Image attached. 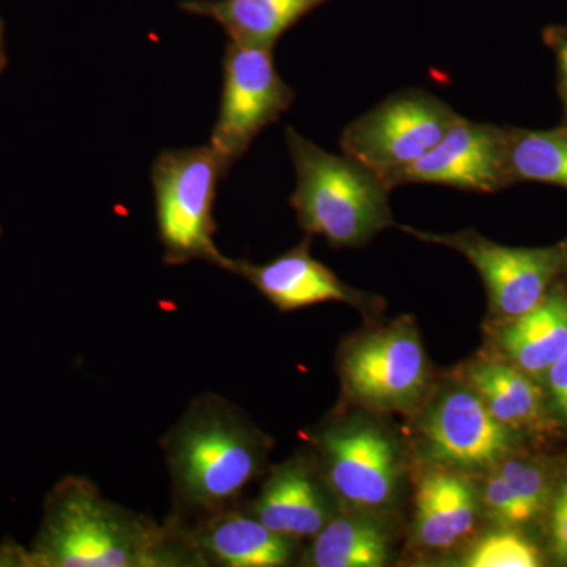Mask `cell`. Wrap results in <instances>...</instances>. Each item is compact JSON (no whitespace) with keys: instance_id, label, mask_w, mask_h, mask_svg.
<instances>
[{"instance_id":"cell-1","label":"cell","mask_w":567,"mask_h":567,"mask_svg":"<svg viewBox=\"0 0 567 567\" xmlns=\"http://www.w3.org/2000/svg\"><path fill=\"white\" fill-rule=\"evenodd\" d=\"M21 559L37 567L208 566L181 518L158 524L104 498L82 476L65 477L48 496L39 537Z\"/></svg>"},{"instance_id":"cell-2","label":"cell","mask_w":567,"mask_h":567,"mask_svg":"<svg viewBox=\"0 0 567 567\" xmlns=\"http://www.w3.org/2000/svg\"><path fill=\"white\" fill-rule=\"evenodd\" d=\"M177 502L189 513L226 509L259 475L264 436L218 395L193 401L166 440Z\"/></svg>"},{"instance_id":"cell-3","label":"cell","mask_w":567,"mask_h":567,"mask_svg":"<svg viewBox=\"0 0 567 567\" xmlns=\"http://www.w3.org/2000/svg\"><path fill=\"white\" fill-rule=\"evenodd\" d=\"M286 142L297 174L290 204L305 233L334 248H357L393 226V189L382 175L350 156L324 152L292 126Z\"/></svg>"},{"instance_id":"cell-4","label":"cell","mask_w":567,"mask_h":567,"mask_svg":"<svg viewBox=\"0 0 567 567\" xmlns=\"http://www.w3.org/2000/svg\"><path fill=\"white\" fill-rule=\"evenodd\" d=\"M227 169L210 145L171 148L152 166L156 219L164 262L204 260L230 271L233 260L215 245L216 186Z\"/></svg>"},{"instance_id":"cell-5","label":"cell","mask_w":567,"mask_h":567,"mask_svg":"<svg viewBox=\"0 0 567 567\" xmlns=\"http://www.w3.org/2000/svg\"><path fill=\"white\" fill-rule=\"evenodd\" d=\"M461 118L434 93L406 89L350 122L339 144L344 155L383 175L431 151Z\"/></svg>"},{"instance_id":"cell-6","label":"cell","mask_w":567,"mask_h":567,"mask_svg":"<svg viewBox=\"0 0 567 567\" xmlns=\"http://www.w3.org/2000/svg\"><path fill=\"white\" fill-rule=\"evenodd\" d=\"M293 89L279 76L274 51L229 41L223 61V95L210 147L229 171L267 126L292 107Z\"/></svg>"},{"instance_id":"cell-7","label":"cell","mask_w":567,"mask_h":567,"mask_svg":"<svg viewBox=\"0 0 567 567\" xmlns=\"http://www.w3.org/2000/svg\"><path fill=\"white\" fill-rule=\"evenodd\" d=\"M429 364L413 323L399 320L354 339L341 358V377L353 401L379 412L415 409L429 386Z\"/></svg>"},{"instance_id":"cell-8","label":"cell","mask_w":567,"mask_h":567,"mask_svg":"<svg viewBox=\"0 0 567 567\" xmlns=\"http://www.w3.org/2000/svg\"><path fill=\"white\" fill-rule=\"evenodd\" d=\"M317 447L324 480L344 505L374 516L394 505L401 451L382 425L364 417L339 421L320 435Z\"/></svg>"},{"instance_id":"cell-9","label":"cell","mask_w":567,"mask_h":567,"mask_svg":"<svg viewBox=\"0 0 567 567\" xmlns=\"http://www.w3.org/2000/svg\"><path fill=\"white\" fill-rule=\"evenodd\" d=\"M401 229L427 244L456 249L475 265L486 284L491 311L502 320L514 319L535 308L563 275V241L547 248H511L473 230L431 234L412 227Z\"/></svg>"},{"instance_id":"cell-10","label":"cell","mask_w":567,"mask_h":567,"mask_svg":"<svg viewBox=\"0 0 567 567\" xmlns=\"http://www.w3.org/2000/svg\"><path fill=\"white\" fill-rule=\"evenodd\" d=\"M516 435L492 416L470 385L436 395L421 424L425 456L454 472L492 468L514 453Z\"/></svg>"},{"instance_id":"cell-11","label":"cell","mask_w":567,"mask_h":567,"mask_svg":"<svg viewBox=\"0 0 567 567\" xmlns=\"http://www.w3.org/2000/svg\"><path fill=\"white\" fill-rule=\"evenodd\" d=\"M391 189L410 183L442 185L462 192L498 193L509 188L505 126L461 121L431 151L401 169L382 175Z\"/></svg>"},{"instance_id":"cell-12","label":"cell","mask_w":567,"mask_h":567,"mask_svg":"<svg viewBox=\"0 0 567 567\" xmlns=\"http://www.w3.org/2000/svg\"><path fill=\"white\" fill-rule=\"evenodd\" d=\"M230 271L244 276L281 311H297L331 301L368 308L372 300L369 295L347 286L330 268L316 260L309 252L308 240L268 264L233 260Z\"/></svg>"},{"instance_id":"cell-13","label":"cell","mask_w":567,"mask_h":567,"mask_svg":"<svg viewBox=\"0 0 567 567\" xmlns=\"http://www.w3.org/2000/svg\"><path fill=\"white\" fill-rule=\"evenodd\" d=\"M251 513L271 532L293 540L315 537L333 518L322 484L301 457L271 470Z\"/></svg>"},{"instance_id":"cell-14","label":"cell","mask_w":567,"mask_h":567,"mask_svg":"<svg viewBox=\"0 0 567 567\" xmlns=\"http://www.w3.org/2000/svg\"><path fill=\"white\" fill-rule=\"evenodd\" d=\"M477 513L480 495L472 481L440 466L417 486L413 540L424 550H451L473 535Z\"/></svg>"},{"instance_id":"cell-15","label":"cell","mask_w":567,"mask_h":567,"mask_svg":"<svg viewBox=\"0 0 567 567\" xmlns=\"http://www.w3.org/2000/svg\"><path fill=\"white\" fill-rule=\"evenodd\" d=\"M495 347L503 360L540 382L567 352V282L559 278L525 315L502 320Z\"/></svg>"},{"instance_id":"cell-16","label":"cell","mask_w":567,"mask_h":567,"mask_svg":"<svg viewBox=\"0 0 567 567\" xmlns=\"http://www.w3.org/2000/svg\"><path fill=\"white\" fill-rule=\"evenodd\" d=\"M188 529L205 561L229 567L286 566L297 547V540L271 532L259 518L227 507L200 516Z\"/></svg>"},{"instance_id":"cell-17","label":"cell","mask_w":567,"mask_h":567,"mask_svg":"<svg viewBox=\"0 0 567 567\" xmlns=\"http://www.w3.org/2000/svg\"><path fill=\"white\" fill-rule=\"evenodd\" d=\"M328 0H185L181 9L218 22L230 41L275 50L282 33Z\"/></svg>"},{"instance_id":"cell-18","label":"cell","mask_w":567,"mask_h":567,"mask_svg":"<svg viewBox=\"0 0 567 567\" xmlns=\"http://www.w3.org/2000/svg\"><path fill=\"white\" fill-rule=\"evenodd\" d=\"M468 385L488 412L511 431H535L546 421V394L533 377L506 360H488L468 371Z\"/></svg>"},{"instance_id":"cell-19","label":"cell","mask_w":567,"mask_h":567,"mask_svg":"<svg viewBox=\"0 0 567 567\" xmlns=\"http://www.w3.org/2000/svg\"><path fill=\"white\" fill-rule=\"evenodd\" d=\"M393 554L391 535L374 514L331 518L306 550L305 565L316 567H382Z\"/></svg>"},{"instance_id":"cell-20","label":"cell","mask_w":567,"mask_h":567,"mask_svg":"<svg viewBox=\"0 0 567 567\" xmlns=\"http://www.w3.org/2000/svg\"><path fill=\"white\" fill-rule=\"evenodd\" d=\"M506 171L511 186L532 182L567 189V128L505 126Z\"/></svg>"},{"instance_id":"cell-21","label":"cell","mask_w":567,"mask_h":567,"mask_svg":"<svg viewBox=\"0 0 567 567\" xmlns=\"http://www.w3.org/2000/svg\"><path fill=\"white\" fill-rule=\"evenodd\" d=\"M466 567H537L543 557L532 540L516 528L502 527L481 536L462 557Z\"/></svg>"},{"instance_id":"cell-22","label":"cell","mask_w":567,"mask_h":567,"mask_svg":"<svg viewBox=\"0 0 567 567\" xmlns=\"http://www.w3.org/2000/svg\"><path fill=\"white\" fill-rule=\"evenodd\" d=\"M492 468L505 480L511 494L527 514L529 522H535L546 511L554 487L543 462L509 454Z\"/></svg>"},{"instance_id":"cell-23","label":"cell","mask_w":567,"mask_h":567,"mask_svg":"<svg viewBox=\"0 0 567 567\" xmlns=\"http://www.w3.org/2000/svg\"><path fill=\"white\" fill-rule=\"evenodd\" d=\"M481 503L487 516L499 527L518 528L532 524L517 499L511 494L505 480L495 468H492L484 481Z\"/></svg>"},{"instance_id":"cell-24","label":"cell","mask_w":567,"mask_h":567,"mask_svg":"<svg viewBox=\"0 0 567 567\" xmlns=\"http://www.w3.org/2000/svg\"><path fill=\"white\" fill-rule=\"evenodd\" d=\"M540 382L544 383L547 409L559 423L567 425V352L548 368Z\"/></svg>"},{"instance_id":"cell-25","label":"cell","mask_w":567,"mask_h":567,"mask_svg":"<svg viewBox=\"0 0 567 567\" xmlns=\"http://www.w3.org/2000/svg\"><path fill=\"white\" fill-rule=\"evenodd\" d=\"M550 536L559 561L567 565V472L551 494Z\"/></svg>"},{"instance_id":"cell-26","label":"cell","mask_w":567,"mask_h":567,"mask_svg":"<svg viewBox=\"0 0 567 567\" xmlns=\"http://www.w3.org/2000/svg\"><path fill=\"white\" fill-rule=\"evenodd\" d=\"M543 40L557 63L558 93L565 110L563 126L567 128V25H548L544 29Z\"/></svg>"},{"instance_id":"cell-27","label":"cell","mask_w":567,"mask_h":567,"mask_svg":"<svg viewBox=\"0 0 567 567\" xmlns=\"http://www.w3.org/2000/svg\"><path fill=\"white\" fill-rule=\"evenodd\" d=\"M563 246H565V265H563L561 278L567 282V238L563 241Z\"/></svg>"},{"instance_id":"cell-28","label":"cell","mask_w":567,"mask_h":567,"mask_svg":"<svg viewBox=\"0 0 567 567\" xmlns=\"http://www.w3.org/2000/svg\"><path fill=\"white\" fill-rule=\"evenodd\" d=\"M0 62H2V40H0Z\"/></svg>"}]
</instances>
